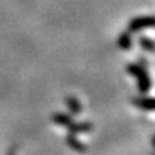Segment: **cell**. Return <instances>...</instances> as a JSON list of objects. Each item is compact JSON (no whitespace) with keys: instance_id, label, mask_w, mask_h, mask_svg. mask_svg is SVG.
Returning a JSON list of instances; mask_svg holds the SVG:
<instances>
[{"instance_id":"1","label":"cell","mask_w":155,"mask_h":155,"mask_svg":"<svg viewBox=\"0 0 155 155\" xmlns=\"http://www.w3.org/2000/svg\"><path fill=\"white\" fill-rule=\"evenodd\" d=\"M126 70H128L129 74H132L133 77H136V81H137V87L139 91L141 94H147V92L151 89V80H150V76L147 73V70L144 68H141L140 64L136 63H129L126 66Z\"/></svg>"},{"instance_id":"2","label":"cell","mask_w":155,"mask_h":155,"mask_svg":"<svg viewBox=\"0 0 155 155\" xmlns=\"http://www.w3.org/2000/svg\"><path fill=\"white\" fill-rule=\"evenodd\" d=\"M146 28H155V17L152 15H144V17H137L132 19L128 25V32L136 33L140 32L141 29Z\"/></svg>"},{"instance_id":"3","label":"cell","mask_w":155,"mask_h":155,"mask_svg":"<svg viewBox=\"0 0 155 155\" xmlns=\"http://www.w3.org/2000/svg\"><path fill=\"white\" fill-rule=\"evenodd\" d=\"M133 104L146 111H155V97L140 96L133 99Z\"/></svg>"},{"instance_id":"4","label":"cell","mask_w":155,"mask_h":155,"mask_svg":"<svg viewBox=\"0 0 155 155\" xmlns=\"http://www.w3.org/2000/svg\"><path fill=\"white\" fill-rule=\"evenodd\" d=\"M66 143H68V146L70 147L71 150H74V151H78V152L87 151V146H85L84 143H81V141L76 137L74 133H70V135L66 137Z\"/></svg>"},{"instance_id":"5","label":"cell","mask_w":155,"mask_h":155,"mask_svg":"<svg viewBox=\"0 0 155 155\" xmlns=\"http://www.w3.org/2000/svg\"><path fill=\"white\" fill-rule=\"evenodd\" d=\"M92 124L89 122H73L70 126H69V130H70V133H74V135H77V133H87V132L92 130Z\"/></svg>"},{"instance_id":"6","label":"cell","mask_w":155,"mask_h":155,"mask_svg":"<svg viewBox=\"0 0 155 155\" xmlns=\"http://www.w3.org/2000/svg\"><path fill=\"white\" fill-rule=\"evenodd\" d=\"M118 47L121 48V50H130L132 45H133V41H132V36H130V32H124L121 33V36L118 37Z\"/></svg>"},{"instance_id":"7","label":"cell","mask_w":155,"mask_h":155,"mask_svg":"<svg viewBox=\"0 0 155 155\" xmlns=\"http://www.w3.org/2000/svg\"><path fill=\"white\" fill-rule=\"evenodd\" d=\"M64 103H66V106H68L69 110H70L73 114H81L82 106H81V103H80V100L77 99V97L68 96L66 99H64Z\"/></svg>"},{"instance_id":"8","label":"cell","mask_w":155,"mask_h":155,"mask_svg":"<svg viewBox=\"0 0 155 155\" xmlns=\"http://www.w3.org/2000/svg\"><path fill=\"white\" fill-rule=\"evenodd\" d=\"M52 121L56 124V125L64 126V128H69V126L73 124V120H71L70 115L63 114V113H56V114L52 115Z\"/></svg>"},{"instance_id":"9","label":"cell","mask_w":155,"mask_h":155,"mask_svg":"<svg viewBox=\"0 0 155 155\" xmlns=\"http://www.w3.org/2000/svg\"><path fill=\"white\" fill-rule=\"evenodd\" d=\"M139 43H140V47L143 50L148 51V52H154L155 51V41H152L148 37H140L139 38Z\"/></svg>"},{"instance_id":"10","label":"cell","mask_w":155,"mask_h":155,"mask_svg":"<svg viewBox=\"0 0 155 155\" xmlns=\"http://www.w3.org/2000/svg\"><path fill=\"white\" fill-rule=\"evenodd\" d=\"M8 155H15V151H14V150H12V151H10Z\"/></svg>"},{"instance_id":"11","label":"cell","mask_w":155,"mask_h":155,"mask_svg":"<svg viewBox=\"0 0 155 155\" xmlns=\"http://www.w3.org/2000/svg\"><path fill=\"white\" fill-rule=\"evenodd\" d=\"M152 144H154V146H155V137L152 139Z\"/></svg>"}]
</instances>
